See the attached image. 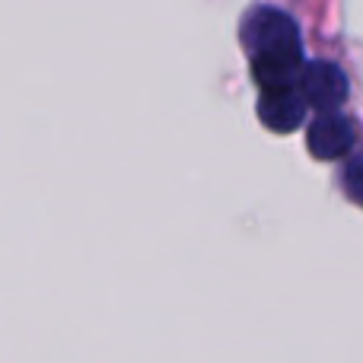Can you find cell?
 <instances>
[{
  "label": "cell",
  "instance_id": "6da1fadb",
  "mask_svg": "<svg viewBox=\"0 0 363 363\" xmlns=\"http://www.w3.org/2000/svg\"><path fill=\"white\" fill-rule=\"evenodd\" d=\"M242 42L249 48L252 77L262 89L300 86L303 45L296 23L274 6H255L242 23Z\"/></svg>",
  "mask_w": 363,
  "mask_h": 363
},
{
  "label": "cell",
  "instance_id": "7a4b0ae2",
  "mask_svg": "<svg viewBox=\"0 0 363 363\" xmlns=\"http://www.w3.org/2000/svg\"><path fill=\"white\" fill-rule=\"evenodd\" d=\"M300 93L315 112H335L347 99V77L338 64L313 61L300 74Z\"/></svg>",
  "mask_w": 363,
  "mask_h": 363
},
{
  "label": "cell",
  "instance_id": "3957f363",
  "mask_svg": "<svg viewBox=\"0 0 363 363\" xmlns=\"http://www.w3.org/2000/svg\"><path fill=\"white\" fill-rule=\"evenodd\" d=\"M306 99H303L300 86H281V89H262L258 99V118L277 134L296 131L306 118Z\"/></svg>",
  "mask_w": 363,
  "mask_h": 363
},
{
  "label": "cell",
  "instance_id": "277c9868",
  "mask_svg": "<svg viewBox=\"0 0 363 363\" xmlns=\"http://www.w3.org/2000/svg\"><path fill=\"white\" fill-rule=\"evenodd\" d=\"M351 144H354V125L345 115L322 112L319 118L309 125L306 147L315 160H338L351 150Z\"/></svg>",
  "mask_w": 363,
  "mask_h": 363
},
{
  "label": "cell",
  "instance_id": "5b68a950",
  "mask_svg": "<svg viewBox=\"0 0 363 363\" xmlns=\"http://www.w3.org/2000/svg\"><path fill=\"white\" fill-rule=\"evenodd\" d=\"M345 191H347V198H351L354 204L363 207V157H357V160H351V163H347V169H345Z\"/></svg>",
  "mask_w": 363,
  "mask_h": 363
}]
</instances>
